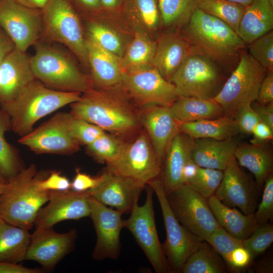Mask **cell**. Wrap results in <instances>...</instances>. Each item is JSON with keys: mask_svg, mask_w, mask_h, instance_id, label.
I'll use <instances>...</instances> for the list:
<instances>
[{"mask_svg": "<svg viewBox=\"0 0 273 273\" xmlns=\"http://www.w3.org/2000/svg\"><path fill=\"white\" fill-rule=\"evenodd\" d=\"M70 105L72 114L115 135L133 133L141 125L139 111L120 84L93 87Z\"/></svg>", "mask_w": 273, "mask_h": 273, "instance_id": "1", "label": "cell"}, {"mask_svg": "<svg viewBox=\"0 0 273 273\" xmlns=\"http://www.w3.org/2000/svg\"><path fill=\"white\" fill-rule=\"evenodd\" d=\"M181 28V34L190 43L224 71H233L246 47L227 24L198 8Z\"/></svg>", "mask_w": 273, "mask_h": 273, "instance_id": "2", "label": "cell"}, {"mask_svg": "<svg viewBox=\"0 0 273 273\" xmlns=\"http://www.w3.org/2000/svg\"><path fill=\"white\" fill-rule=\"evenodd\" d=\"M81 95L52 89L35 79L14 99L0 106L10 118L11 130L22 136L31 132L39 119L77 101Z\"/></svg>", "mask_w": 273, "mask_h": 273, "instance_id": "3", "label": "cell"}, {"mask_svg": "<svg viewBox=\"0 0 273 273\" xmlns=\"http://www.w3.org/2000/svg\"><path fill=\"white\" fill-rule=\"evenodd\" d=\"M39 177L35 165L31 164L7 183L0 196V215L6 221L27 230L34 225L50 194L37 186Z\"/></svg>", "mask_w": 273, "mask_h": 273, "instance_id": "4", "label": "cell"}, {"mask_svg": "<svg viewBox=\"0 0 273 273\" xmlns=\"http://www.w3.org/2000/svg\"><path fill=\"white\" fill-rule=\"evenodd\" d=\"M29 62L35 78L52 89L81 94L93 87L92 78L68 56L51 46L37 44Z\"/></svg>", "mask_w": 273, "mask_h": 273, "instance_id": "5", "label": "cell"}, {"mask_svg": "<svg viewBox=\"0 0 273 273\" xmlns=\"http://www.w3.org/2000/svg\"><path fill=\"white\" fill-rule=\"evenodd\" d=\"M226 78L224 71L206 55L195 50L169 79L178 97L213 99Z\"/></svg>", "mask_w": 273, "mask_h": 273, "instance_id": "6", "label": "cell"}, {"mask_svg": "<svg viewBox=\"0 0 273 273\" xmlns=\"http://www.w3.org/2000/svg\"><path fill=\"white\" fill-rule=\"evenodd\" d=\"M266 72L265 68L244 51L221 90L212 100L221 107L225 116L234 118L240 107L256 101Z\"/></svg>", "mask_w": 273, "mask_h": 273, "instance_id": "7", "label": "cell"}, {"mask_svg": "<svg viewBox=\"0 0 273 273\" xmlns=\"http://www.w3.org/2000/svg\"><path fill=\"white\" fill-rule=\"evenodd\" d=\"M41 13L42 33L66 46L83 65L88 66L85 37L79 14L70 0H49Z\"/></svg>", "mask_w": 273, "mask_h": 273, "instance_id": "8", "label": "cell"}, {"mask_svg": "<svg viewBox=\"0 0 273 273\" xmlns=\"http://www.w3.org/2000/svg\"><path fill=\"white\" fill-rule=\"evenodd\" d=\"M156 195L161 209L166 231V239L161 244L172 272H180L191 255L203 240L193 234L176 219L168 204L160 177L149 185Z\"/></svg>", "mask_w": 273, "mask_h": 273, "instance_id": "9", "label": "cell"}, {"mask_svg": "<svg viewBox=\"0 0 273 273\" xmlns=\"http://www.w3.org/2000/svg\"><path fill=\"white\" fill-rule=\"evenodd\" d=\"M146 188L143 205L136 203L129 217L124 219V228L132 234L157 273L172 272L163 253L156 226L153 206L154 191Z\"/></svg>", "mask_w": 273, "mask_h": 273, "instance_id": "10", "label": "cell"}, {"mask_svg": "<svg viewBox=\"0 0 273 273\" xmlns=\"http://www.w3.org/2000/svg\"><path fill=\"white\" fill-rule=\"evenodd\" d=\"M169 207L178 221L189 231L206 241L220 225L208 199L186 185L166 195Z\"/></svg>", "mask_w": 273, "mask_h": 273, "instance_id": "11", "label": "cell"}, {"mask_svg": "<svg viewBox=\"0 0 273 273\" xmlns=\"http://www.w3.org/2000/svg\"><path fill=\"white\" fill-rule=\"evenodd\" d=\"M106 169L145 186L160 177L162 164L145 131L127 144L121 155Z\"/></svg>", "mask_w": 273, "mask_h": 273, "instance_id": "12", "label": "cell"}, {"mask_svg": "<svg viewBox=\"0 0 273 273\" xmlns=\"http://www.w3.org/2000/svg\"><path fill=\"white\" fill-rule=\"evenodd\" d=\"M120 85L141 108L170 106L178 97L174 86L153 66L124 71Z\"/></svg>", "mask_w": 273, "mask_h": 273, "instance_id": "13", "label": "cell"}, {"mask_svg": "<svg viewBox=\"0 0 273 273\" xmlns=\"http://www.w3.org/2000/svg\"><path fill=\"white\" fill-rule=\"evenodd\" d=\"M0 26L15 48L25 53L42 33L41 10L23 6L13 0H0Z\"/></svg>", "mask_w": 273, "mask_h": 273, "instance_id": "14", "label": "cell"}, {"mask_svg": "<svg viewBox=\"0 0 273 273\" xmlns=\"http://www.w3.org/2000/svg\"><path fill=\"white\" fill-rule=\"evenodd\" d=\"M90 217L97 236L92 257L94 260L116 259L121 252L120 233L124 228L122 213L89 195Z\"/></svg>", "mask_w": 273, "mask_h": 273, "instance_id": "15", "label": "cell"}, {"mask_svg": "<svg viewBox=\"0 0 273 273\" xmlns=\"http://www.w3.org/2000/svg\"><path fill=\"white\" fill-rule=\"evenodd\" d=\"M259 191L255 181L243 170L234 156L223 170V176L214 195L225 205L238 207L245 214H254Z\"/></svg>", "mask_w": 273, "mask_h": 273, "instance_id": "16", "label": "cell"}, {"mask_svg": "<svg viewBox=\"0 0 273 273\" xmlns=\"http://www.w3.org/2000/svg\"><path fill=\"white\" fill-rule=\"evenodd\" d=\"M76 231L59 233L53 228L36 227L30 235L25 260L39 263L43 269L51 270L74 247Z\"/></svg>", "mask_w": 273, "mask_h": 273, "instance_id": "17", "label": "cell"}, {"mask_svg": "<svg viewBox=\"0 0 273 273\" xmlns=\"http://www.w3.org/2000/svg\"><path fill=\"white\" fill-rule=\"evenodd\" d=\"M87 192L50 191L47 203L40 209L34 221L35 228H53L66 220H78L89 216Z\"/></svg>", "mask_w": 273, "mask_h": 273, "instance_id": "18", "label": "cell"}, {"mask_svg": "<svg viewBox=\"0 0 273 273\" xmlns=\"http://www.w3.org/2000/svg\"><path fill=\"white\" fill-rule=\"evenodd\" d=\"M100 174L101 181L87 191L89 195L123 214L130 213L147 186L106 169Z\"/></svg>", "mask_w": 273, "mask_h": 273, "instance_id": "19", "label": "cell"}, {"mask_svg": "<svg viewBox=\"0 0 273 273\" xmlns=\"http://www.w3.org/2000/svg\"><path fill=\"white\" fill-rule=\"evenodd\" d=\"M144 128L159 160L162 164L166 151L173 138L180 131L179 122L170 106L151 105L139 111Z\"/></svg>", "mask_w": 273, "mask_h": 273, "instance_id": "20", "label": "cell"}, {"mask_svg": "<svg viewBox=\"0 0 273 273\" xmlns=\"http://www.w3.org/2000/svg\"><path fill=\"white\" fill-rule=\"evenodd\" d=\"M18 142L37 154L67 155L76 152L79 144L59 125L54 117L21 136Z\"/></svg>", "mask_w": 273, "mask_h": 273, "instance_id": "21", "label": "cell"}, {"mask_svg": "<svg viewBox=\"0 0 273 273\" xmlns=\"http://www.w3.org/2000/svg\"><path fill=\"white\" fill-rule=\"evenodd\" d=\"M35 79L29 59L15 48L0 63V104L14 99Z\"/></svg>", "mask_w": 273, "mask_h": 273, "instance_id": "22", "label": "cell"}, {"mask_svg": "<svg viewBox=\"0 0 273 273\" xmlns=\"http://www.w3.org/2000/svg\"><path fill=\"white\" fill-rule=\"evenodd\" d=\"M195 50L181 34L176 32L163 34L156 42L152 65L167 80Z\"/></svg>", "mask_w": 273, "mask_h": 273, "instance_id": "23", "label": "cell"}, {"mask_svg": "<svg viewBox=\"0 0 273 273\" xmlns=\"http://www.w3.org/2000/svg\"><path fill=\"white\" fill-rule=\"evenodd\" d=\"M193 139L179 131L171 141L165 155L160 179L165 195L184 185L183 172L191 157Z\"/></svg>", "mask_w": 273, "mask_h": 273, "instance_id": "24", "label": "cell"}, {"mask_svg": "<svg viewBox=\"0 0 273 273\" xmlns=\"http://www.w3.org/2000/svg\"><path fill=\"white\" fill-rule=\"evenodd\" d=\"M85 44L93 84L99 88L120 84L123 72L121 58L101 47L88 35Z\"/></svg>", "mask_w": 273, "mask_h": 273, "instance_id": "25", "label": "cell"}, {"mask_svg": "<svg viewBox=\"0 0 273 273\" xmlns=\"http://www.w3.org/2000/svg\"><path fill=\"white\" fill-rule=\"evenodd\" d=\"M239 144L235 138L193 139L191 158L198 166L224 170Z\"/></svg>", "mask_w": 273, "mask_h": 273, "instance_id": "26", "label": "cell"}, {"mask_svg": "<svg viewBox=\"0 0 273 273\" xmlns=\"http://www.w3.org/2000/svg\"><path fill=\"white\" fill-rule=\"evenodd\" d=\"M268 143L238 144L234 157L241 167L249 170L254 176L259 192L268 176L272 172L273 154Z\"/></svg>", "mask_w": 273, "mask_h": 273, "instance_id": "27", "label": "cell"}, {"mask_svg": "<svg viewBox=\"0 0 273 273\" xmlns=\"http://www.w3.org/2000/svg\"><path fill=\"white\" fill-rule=\"evenodd\" d=\"M272 28L273 0H253L243 14L238 34L247 45Z\"/></svg>", "mask_w": 273, "mask_h": 273, "instance_id": "28", "label": "cell"}, {"mask_svg": "<svg viewBox=\"0 0 273 273\" xmlns=\"http://www.w3.org/2000/svg\"><path fill=\"white\" fill-rule=\"evenodd\" d=\"M208 201L219 225L235 238L241 240L247 239L258 225L253 214H245L236 207H228L215 195L210 197Z\"/></svg>", "mask_w": 273, "mask_h": 273, "instance_id": "29", "label": "cell"}, {"mask_svg": "<svg viewBox=\"0 0 273 273\" xmlns=\"http://www.w3.org/2000/svg\"><path fill=\"white\" fill-rule=\"evenodd\" d=\"M178 122H191L217 118L224 115L221 107L211 99L179 97L170 106Z\"/></svg>", "mask_w": 273, "mask_h": 273, "instance_id": "30", "label": "cell"}, {"mask_svg": "<svg viewBox=\"0 0 273 273\" xmlns=\"http://www.w3.org/2000/svg\"><path fill=\"white\" fill-rule=\"evenodd\" d=\"M179 129L193 139L223 140L234 138L240 133L235 118L225 115L212 119L179 122Z\"/></svg>", "mask_w": 273, "mask_h": 273, "instance_id": "31", "label": "cell"}, {"mask_svg": "<svg viewBox=\"0 0 273 273\" xmlns=\"http://www.w3.org/2000/svg\"><path fill=\"white\" fill-rule=\"evenodd\" d=\"M29 230L15 226L0 215V261L19 263L25 260Z\"/></svg>", "mask_w": 273, "mask_h": 273, "instance_id": "32", "label": "cell"}, {"mask_svg": "<svg viewBox=\"0 0 273 273\" xmlns=\"http://www.w3.org/2000/svg\"><path fill=\"white\" fill-rule=\"evenodd\" d=\"M156 48V42L144 33L136 32L121 58L123 71L153 66Z\"/></svg>", "mask_w": 273, "mask_h": 273, "instance_id": "33", "label": "cell"}, {"mask_svg": "<svg viewBox=\"0 0 273 273\" xmlns=\"http://www.w3.org/2000/svg\"><path fill=\"white\" fill-rule=\"evenodd\" d=\"M229 271L220 255L206 241L193 253L183 266L181 273H226Z\"/></svg>", "mask_w": 273, "mask_h": 273, "instance_id": "34", "label": "cell"}, {"mask_svg": "<svg viewBox=\"0 0 273 273\" xmlns=\"http://www.w3.org/2000/svg\"><path fill=\"white\" fill-rule=\"evenodd\" d=\"M11 130L9 116L0 109V176L8 182L23 168L18 154L6 140L5 132Z\"/></svg>", "mask_w": 273, "mask_h": 273, "instance_id": "35", "label": "cell"}, {"mask_svg": "<svg viewBox=\"0 0 273 273\" xmlns=\"http://www.w3.org/2000/svg\"><path fill=\"white\" fill-rule=\"evenodd\" d=\"M53 117L79 145L87 146L106 132L99 126L75 116L71 112H60Z\"/></svg>", "mask_w": 273, "mask_h": 273, "instance_id": "36", "label": "cell"}, {"mask_svg": "<svg viewBox=\"0 0 273 273\" xmlns=\"http://www.w3.org/2000/svg\"><path fill=\"white\" fill-rule=\"evenodd\" d=\"M160 18L169 28H181L198 7V0H157Z\"/></svg>", "mask_w": 273, "mask_h": 273, "instance_id": "37", "label": "cell"}, {"mask_svg": "<svg viewBox=\"0 0 273 273\" xmlns=\"http://www.w3.org/2000/svg\"><path fill=\"white\" fill-rule=\"evenodd\" d=\"M246 8V6L227 0H198L197 8L220 19L237 33Z\"/></svg>", "mask_w": 273, "mask_h": 273, "instance_id": "38", "label": "cell"}, {"mask_svg": "<svg viewBox=\"0 0 273 273\" xmlns=\"http://www.w3.org/2000/svg\"><path fill=\"white\" fill-rule=\"evenodd\" d=\"M127 144L114 134L105 132L86 146V149L87 152L96 161L108 164L121 155Z\"/></svg>", "mask_w": 273, "mask_h": 273, "instance_id": "39", "label": "cell"}, {"mask_svg": "<svg viewBox=\"0 0 273 273\" xmlns=\"http://www.w3.org/2000/svg\"><path fill=\"white\" fill-rule=\"evenodd\" d=\"M122 11L149 30H155L161 20L157 0H126Z\"/></svg>", "mask_w": 273, "mask_h": 273, "instance_id": "40", "label": "cell"}, {"mask_svg": "<svg viewBox=\"0 0 273 273\" xmlns=\"http://www.w3.org/2000/svg\"><path fill=\"white\" fill-rule=\"evenodd\" d=\"M87 35L105 50L122 57L126 47L120 35L111 28L98 21H92L87 26Z\"/></svg>", "mask_w": 273, "mask_h": 273, "instance_id": "41", "label": "cell"}, {"mask_svg": "<svg viewBox=\"0 0 273 273\" xmlns=\"http://www.w3.org/2000/svg\"><path fill=\"white\" fill-rule=\"evenodd\" d=\"M223 176V171L199 167L196 175L186 184L205 198L214 195Z\"/></svg>", "mask_w": 273, "mask_h": 273, "instance_id": "42", "label": "cell"}, {"mask_svg": "<svg viewBox=\"0 0 273 273\" xmlns=\"http://www.w3.org/2000/svg\"><path fill=\"white\" fill-rule=\"evenodd\" d=\"M273 242L272 223L258 225L252 234L243 241V247L250 254L251 261L263 253Z\"/></svg>", "mask_w": 273, "mask_h": 273, "instance_id": "43", "label": "cell"}, {"mask_svg": "<svg viewBox=\"0 0 273 273\" xmlns=\"http://www.w3.org/2000/svg\"><path fill=\"white\" fill-rule=\"evenodd\" d=\"M249 54L267 70H273L272 30L248 44Z\"/></svg>", "mask_w": 273, "mask_h": 273, "instance_id": "44", "label": "cell"}, {"mask_svg": "<svg viewBox=\"0 0 273 273\" xmlns=\"http://www.w3.org/2000/svg\"><path fill=\"white\" fill-rule=\"evenodd\" d=\"M206 241L220 255L229 268L232 252L237 248L243 247V240L234 238L220 226Z\"/></svg>", "mask_w": 273, "mask_h": 273, "instance_id": "45", "label": "cell"}, {"mask_svg": "<svg viewBox=\"0 0 273 273\" xmlns=\"http://www.w3.org/2000/svg\"><path fill=\"white\" fill-rule=\"evenodd\" d=\"M261 200L254 213L258 225L272 223L273 220V174L264 181Z\"/></svg>", "mask_w": 273, "mask_h": 273, "instance_id": "46", "label": "cell"}, {"mask_svg": "<svg viewBox=\"0 0 273 273\" xmlns=\"http://www.w3.org/2000/svg\"><path fill=\"white\" fill-rule=\"evenodd\" d=\"M240 133L250 134L254 126L261 121L257 114L248 103L240 107L234 117Z\"/></svg>", "mask_w": 273, "mask_h": 273, "instance_id": "47", "label": "cell"}, {"mask_svg": "<svg viewBox=\"0 0 273 273\" xmlns=\"http://www.w3.org/2000/svg\"><path fill=\"white\" fill-rule=\"evenodd\" d=\"M71 183L66 176L58 172H52L46 178L39 177L37 186L41 189L49 191H66L71 189Z\"/></svg>", "mask_w": 273, "mask_h": 273, "instance_id": "48", "label": "cell"}, {"mask_svg": "<svg viewBox=\"0 0 273 273\" xmlns=\"http://www.w3.org/2000/svg\"><path fill=\"white\" fill-rule=\"evenodd\" d=\"M101 174L92 176L76 170V173L71 183V190L76 192H87L98 185L101 180Z\"/></svg>", "mask_w": 273, "mask_h": 273, "instance_id": "49", "label": "cell"}, {"mask_svg": "<svg viewBox=\"0 0 273 273\" xmlns=\"http://www.w3.org/2000/svg\"><path fill=\"white\" fill-rule=\"evenodd\" d=\"M255 101L261 104L273 102V70H267L261 82Z\"/></svg>", "mask_w": 273, "mask_h": 273, "instance_id": "50", "label": "cell"}, {"mask_svg": "<svg viewBox=\"0 0 273 273\" xmlns=\"http://www.w3.org/2000/svg\"><path fill=\"white\" fill-rule=\"evenodd\" d=\"M251 262L248 251L243 247L235 249L232 252L229 265V271H239L247 267Z\"/></svg>", "mask_w": 273, "mask_h": 273, "instance_id": "51", "label": "cell"}, {"mask_svg": "<svg viewBox=\"0 0 273 273\" xmlns=\"http://www.w3.org/2000/svg\"><path fill=\"white\" fill-rule=\"evenodd\" d=\"M78 13L81 12L86 15L96 16L104 12L100 0H70Z\"/></svg>", "mask_w": 273, "mask_h": 273, "instance_id": "52", "label": "cell"}, {"mask_svg": "<svg viewBox=\"0 0 273 273\" xmlns=\"http://www.w3.org/2000/svg\"><path fill=\"white\" fill-rule=\"evenodd\" d=\"M252 138L250 143L260 144L268 143L273 138V128L265 122L260 121L253 128L252 133Z\"/></svg>", "mask_w": 273, "mask_h": 273, "instance_id": "53", "label": "cell"}, {"mask_svg": "<svg viewBox=\"0 0 273 273\" xmlns=\"http://www.w3.org/2000/svg\"><path fill=\"white\" fill-rule=\"evenodd\" d=\"M251 106L261 120L273 128V102L261 104L254 101L251 103Z\"/></svg>", "mask_w": 273, "mask_h": 273, "instance_id": "54", "label": "cell"}, {"mask_svg": "<svg viewBox=\"0 0 273 273\" xmlns=\"http://www.w3.org/2000/svg\"><path fill=\"white\" fill-rule=\"evenodd\" d=\"M43 270V269L29 268L19 263L0 261V273H41Z\"/></svg>", "mask_w": 273, "mask_h": 273, "instance_id": "55", "label": "cell"}, {"mask_svg": "<svg viewBox=\"0 0 273 273\" xmlns=\"http://www.w3.org/2000/svg\"><path fill=\"white\" fill-rule=\"evenodd\" d=\"M15 48L13 41L0 26V63Z\"/></svg>", "mask_w": 273, "mask_h": 273, "instance_id": "56", "label": "cell"}, {"mask_svg": "<svg viewBox=\"0 0 273 273\" xmlns=\"http://www.w3.org/2000/svg\"><path fill=\"white\" fill-rule=\"evenodd\" d=\"M253 272L272 273L273 272L272 258L271 255L265 256L253 266Z\"/></svg>", "mask_w": 273, "mask_h": 273, "instance_id": "57", "label": "cell"}, {"mask_svg": "<svg viewBox=\"0 0 273 273\" xmlns=\"http://www.w3.org/2000/svg\"><path fill=\"white\" fill-rule=\"evenodd\" d=\"M199 168V166L194 163L191 156L184 168L183 172L184 185L186 184L196 175Z\"/></svg>", "mask_w": 273, "mask_h": 273, "instance_id": "58", "label": "cell"}, {"mask_svg": "<svg viewBox=\"0 0 273 273\" xmlns=\"http://www.w3.org/2000/svg\"><path fill=\"white\" fill-rule=\"evenodd\" d=\"M104 11L115 13L123 10L126 0H100Z\"/></svg>", "mask_w": 273, "mask_h": 273, "instance_id": "59", "label": "cell"}, {"mask_svg": "<svg viewBox=\"0 0 273 273\" xmlns=\"http://www.w3.org/2000/svg\"><path fill=\"white\" fill-rule=\"evenodd\" d=\"M16 3L34 9H42L49 0H13Z\"/></svg>", "mask_w": 273, "mask_h": 273, "instance_id": "60", "label": "cell"}, {"mask_svg": "<svg viewBox=\"0 0 273 273\" xmlns=\"http://www.w3.org/2000/svg\"><path fill=\"white\" fill-rule=\"evenodd\" d=\"M227 1L247 7L252 2L253 0H227Z\"/></svg>", "mask_w": 273, "mask_h": 273, "instance_id": "61", "label": "cell"}, {"mask_svg": "<svg viewBox=\"0 0 273 273\" xmlns=\"http://www.w3.org/2000/svg\"><path fill=\"white\" fill-rule=\"evenodd\" d=\"M7 183L0 182V196L6 189Z\"/></svg>", "mask_w": 273, "mask_h": 273, "instance_id": "62", "label": "cell"}, {"mask_svg": "<svg viewBox=\"0 0 273 273\" xmlns=\"http://www.w3.org/2000/svg\"><path fill=\"white\" fill-rule=\"evenodd\" d=\"M0 182L7 183L1 176H0Z\"/></svg>", "mask_w": 273, "mask_h": 273, "instance_id": "63", "label": "cell"}]
</instances>
